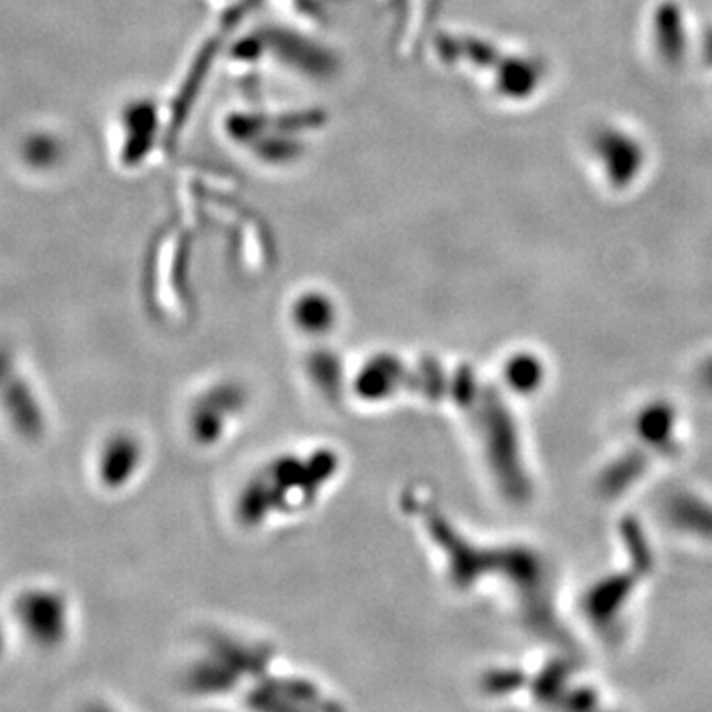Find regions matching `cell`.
<instances>
[{
  "instance_id": "1",
  "label": "cell",
  "mask_w": 712,
  "mask_h": 712,
  "mask_svg": "<svg viewBox=\"0 0 712 712\" xmlns=\"http://www.w3.org/2000/svg\"><path fill=\"white\" fill-rule=\"evenodd\" d=\"M14 636L39 651L64 644L70 629V606L62 592L50 586H29L14 594L9 609Z\"/></svg>"
},
{
  "instance_id": "2",
  "label": "cell",
  "mask_w": 712,
  "mask_h": 712,
  "mask_svg": "<svg viewBox=\"0 0 712 712\" xmlns=\"http://www.w3.org/2000/svg\"><path fill=\"white\" fill-rule=\"evenodd\" d=\"M0 647H2V644H0ZM0 651H2V649H0Z\"/></svg>"
}]
</instances>
